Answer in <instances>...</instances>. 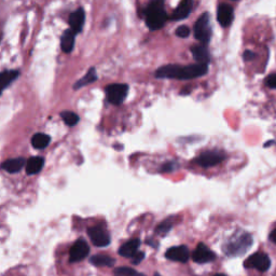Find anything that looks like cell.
<instances>
[{"instance_id": "obj_1", "label": "cell", "mask_w": 276, "mask_h": 276, "mask_svg": "<svg viewBox=\"0 0 276 276\" xmlns=\"http://www.w3.org/2000/svg\"><path fill=\"white\" fill-rule=\"evenodd\" d=\"M209 73V65L194 64L188 66L165 65L155 72V77L161 79H178V80H190V79L205 76Z\"/></svg>"}, {"instance_id": "obj_2", "label": "cell", "mask_w": 276, "mask_h": 276, "mask_svg": "<svg viewBox=\"0 0 276 276\" xmlns=\"http://www.w3.org/2000/svg\"><path fill=\"white\" fill-rule=\"evenodd\" d=\"M146 24L151 31H157L162 28L166 21L167 14L164 9V0H151L145 10Z\"/></svg>"}, {"instance_id": "obj_3", "label": "cell", "mask_w": 276, "mask_h": 276, "mask_svg": "<svg viewBox=\"0 0 276 276\" xmlns=\"http://www.w3.org/2000/svg\"><path fill=\"white\" fill-rule=\"evenodd\" d=\"M252 245V236L247 232H239L232 235L223 246V252L230 257H239L247 251Z\"/></svg>"}, {"instance_id": "obj_4", "label": "cell", "mask_w": 276, "mask_h": 276, "mask_svg": "<svg viewBox=\"0 0 276 276\" xmlns=\"http://www.w3.org/2000/svg\"><path fill=\"white\" fill-rule=\"evenodd\" d=\"M194 37L203 44H207L212 38V26L211 16L207 12H204L194 24Z\"/></svg>"}, {"instance_id": "obj_5", "label": "cell", "mask_w": 276, "mask_h": 276, "mask_svg": "<svg viewBox=\"0 0 276 276\" xmlns=\"http://www.w3.org/2000/svg\"><path fill=\"white\" fill-rule=\"evenodd\" d=\"M244 265L247 269H256L260 272H265L271 267V259L267 254L256 252L246 259Z\"/></svg>"}, {"instance_id": "obj_6", "label": "cell", "mask_w": 276, "mask_h": 276, "mask_svg": "<svg viewBox=\"0 0 276 276\" xmlns=\"http://www.w3.org/2000/svg\"><path fill=\"white\" fill-rule=\"evenodd\" d=\"M129 91L126 84H111L106 87L107 100L112 105H120L124 102Z\"/></svg>"}, {"instance_id": "obj_7", "label": "cell", "mask_w": 276, "mask_h": 276, "mask_svg": "<svg viewBox=\"0 0 276 276\" xmlns=\"http://www.w3.org/2000/svg\"><path fill=\"white\" fill-rule=\"evenodd\" d=\"M225 159V153L220 150H210L202 152L198 159H196V163H198L202 167H212L218 165Z\"/></svg>"}, {"instance_id": "obj_8", "label": "cell", "mask_w": 276, "mask_h": 276, "mask_svg": "<svg viewBox=\"0 0 276 276\" xmlns=\"http://www.w3.org/2000/svg\"><path fill=\"white\" fill-rule=\"evenodd\" d=\"M88 254H90V246L84 240H78L71 249L69 256H71L72 262H79L86 258Z\"/></svg>"}, {"instance_id": "obj_9", "label": "cell", "mask_w": 276, "mask_h": 276, "mask_svg": "<svg viewBox=\"0 0 276 276\" xmlns=\"http://www.w3.org/2000/svg\"><path fill=\"white\" fill-rule=\"evenodd\" d=\"M87 234L92 243L97 247H106L110 244L109 234L106 233L103 229L98 228V226H93V228L88 229Z\"/></svg>"}, {"instance_id": "obj_10", "label": "cell", "mask_w": 276, "mask_h": 276, "mask_svg": "<svg viewBox=\"0 0 276 276\" xmlns=\"http://www.w3.org/2000/svg\"><path fill=\"white\" fill-rule=\"evenodd\" d=\"M192 259L196 263H207L216 259V255L204 244H199L192 254Z\"/></svg>"}, {"instance_id": "obj_11", "label": "cell", "mask_w": 276, "mask_h": 276, "mask_svg": "<svg viewBox=\"0 0 276 276\" xmlns=\"http://www.w3.org/2000/svg\"><path fill=\"white\" fill-rule=\"evenodd\" d=\"M165 257L172 261L187 262L190 258V251L187 246H175V247L167 249Z\"/></svg>"}, {"instance_id": "obj_12", "label": "cell", "mask_w": 276, "mask_h": 276, "mask_svg": "<svg viewBox=\"0 0 276 276\" xmlns=\"http://www.w3.org/2000/svg\"><path fill=\"white\" fill-rule=\"evenodd\" d=\"M234 18L233 8L230 5L221 4L217 10V19L222 27H228L232 24Z\"/></svg>"}, {"instance_id": "obj_13", "label": "cell", "mask_w": 276, "mask_h": 276, "mask_svg": "<svg viewBox=\"0 0 276 276\" xmlns=\"http://www.w3.org/2000/svg\"><path fill=\"white\" fill-rule=\"evenodd\" d=\"M84 19H85V14L82 8H79L75 12L71 14V16H69V25H71V29L75 34H78L82 31V27L84 25Z\"/></svg>"}, {"instance_id": "obj_14", "label": "cell", "mask_w": 276, "mask_h": 276, "mask_svg": "<svg viewBox=\"0 0 276 276\" xmlns=\"http://www.w3.org/2000/svg\"><path fill=\"white\" fill-rule=\"evenodd\" d=\"M192 7H193V0H181L178 7L174 10V12L172 14V19L179 21V19L188 17L192 10Z\"/></svg>"}, {"instance_id": "obj_15", "label": "cell", "mask_w": 276, "mask_h": 276, "mask_svg": "<svg viewBox=\"0 0 276 276\" xmlns=\"http://www.w3.org/2000/svg\"><path fill=\"white\" fill-rule=\"evenodd\" d=\"M191 53L194 60L198 64L209 65L211 62V54L207 50V48L204 45H193L191 48Z\"/></svg>"}, {"instance_id": "obj_16", "label": "cell", "mask_w": 276, "mask_h": 276, "mask_svg": "<svg viewBox=\"0 0 276 276\" xmlns=\"http://www.w3.org/2000/svg\"><path fill=\"white\" fill-rule=\"evenodd\" d=\"M140 246H141L140 240L138 239L131 240L121 246V248L119 249V254L122 256V257H126V258L131 257L132 258L133 256L137 252L138 248H140Z\"/></svg>"}, {"instance_id": "obj_17", "label": "cell", "mask_w": 276, "mask_h": 276, "mask_svg": "<svg viewBox=\"0 0 276 276\" xmlns=\"http://www.w3.org/2000/svg\"><path fill=\"white\" fill-rule=\"evenodd\" d=\"M44 160L40 156H33L26 162V173L28 175H35L42 170Z\"/></svg>"}, {"instance_id": "obj_18", "label": "cell", "mask_w": 276, "mask_h": 276, "mask_svg": "<svg viewBox=\"0 0 276 276\" xmlns=\"http://www.w3.org/2000/svg\"><path fill=\"white\" fill-rule=\"evenodd\" d=\"M75 36L76 34L72 31V29L65 31V33L63 34L62 39H61V47H62V50L65 53H71L74 50Z\"/></svg>"}, {"instance_id": "obj_19", "label": "cell", "mask_w": 276, "mask_h": 276, "mask_svg": "<svg viewBox=\"0 0 276 276\" xmlns=\"http://www.w3.org/2000/svg\"><path fill=\"white\" fill-rule=\"evenodd\" d=\"M26 165L25 159L23 157H16V159H10L3 163V169L8 173H17Z\"/></svg>"}, {"instance_id": "obj_20", "label": "cell", "mask_w": 276, "mask_h": 276, "mask_svg": "<svg viewBox=\"0 0 276 276\" xmlns=\"http://www.w3.org/2000/svg\"><path fill=\"white\" fill-rule=\"evenodd\" d=\"M91 263L95 267H113L114 259L106 255H96L91 258Z\"/></svg>"}, {"instance_id": "obj_21", "label": "cell", "mask_w": 276, "mask_h": 276, "mask_svg": "<svg viewBox=\"0 0 276 276\" xmlns=\"http://www.w3.org/2000/svg\"><path fill=\"white\" fill-rule=\"evenodd\" d=\"M18 76V72L16 71H9L0 73V92H3L5 87L9 84H11Z\"/></svg>"}, {"instance_id": "obj_22", "label": "cell", "mask_w": 276, "mask_h": 276, "mask_svg": "<svg viewBox=\"0 0 276 276\" xmlns=\"http://www.w3.org/2000/svg\"><path fill=\"white\" fill-rule=\"evenodd\" d=\"M50 141H51V138L48 135L42 134V133H38L33 136L32 145L34 148H36V149H44V148H47L49 144H50Z\"/></svg>"}, {"instance_id": "obj_23", "label": "cell", "mask_w": 276, "mask_h": 276, "mask_svg": "<svg viewBox=\"0 0 276 276\" xmlns=\"http://www.w3.org/2000/svg\"><path fill=\"white\" fill-rule=\"evenodd\" d=\"M96 79H97V75H96V72H95V68H91L90 71L87 72V74L82 79H80V80L77 81L74 88H75V90H78V88H80V87H82V86H84L86 84L93 83L96 80Z\"/></svg>"}, {"instance_id": "obj_24", "label": "cell", "mask_w": 276, "mask_h": 276, "mask_svg": "<svg viewBox=\"0 0 276 276\" xmlns=\"http://www.w3.org/2000/svg\"><path fill=\"white\" fill-rule=\"evenodd\" d=\"M61 117L63 121L69 125V126H74L79 122V117L75 112L72 111H64L61 113Z\"/></svg>"}, {"instance_id": "obj_25", "label": "cell", "mask_w": 276, "mask_h": 276, "mask_svg": "<svg viewBox=\"0 0 276 276\" xmlns=\"http://www.w3.org/2000/svg\"><path fill=\"white\" fill-rule=\"evenodd\" d=\"M137 272L131 268H126V267H121L118 268L114 271L116 276H135Z\"/></svg>"}, {"instance_id": "obj_26", "label": "cell", "mask_w": 276, "mask_h": 276, "mask_svg": "<svg viewBox=\"0 0 276 276\" xmlns=\"http://www.w3.org/2000/svg\"><path fill=\"white\" fill-rule=\"evenodd\" d=\"M173 226V223L170 221V220H166L164 222H162L159 226L156 228V233L157 234H166L167 232H169Z\"/></svg>"}, {"instance_id": "obj_27", "label": "cell", "mask_w": 276, "mask_h": 276, "mask_svg": "<svg viewBox=\"0 0 276 276\" xmlns=\"http://www.w3.org/2000/svg\"><path fill=\"white\" fill-rule=\"evenodd\" d=\"M176 35L180 38H187L190 35V28L186 25H181L179 27H177Z\"/></svg>"}, {"instance_id": "obj_28", "label": "cell", "mask_w": 276, "mask_h": 276, "mask_svg": "<svg viewBox=\"0 0 276 276\" xmlns=\"http://www.w3.org/2000/svg\"><path fill=\"white\" fill-rule=\"evenodd\" d=\"M265 84L271 88H276V74H271L265 79Z\"/></svg>"}, {"instance_id": "obj_29", "label": "cell", "mask_w": 276, "mask_h": 276, "mask_svg": "<svg viewBox=\"0 0 276 276\" xmlns=\"http://www.w3.org/2000/svg\"><path fill=\"white\" fill-rule=\"evenodd\" d=\"M144 258H145V254L142 251H137L132 257V263L135 265L140 264L144 260Z\"/></svg>"}, {"instance_id": "obj_30", "label": "cell", "mask_w": 276, "mask_h": 276, "mask_svg": "<svg viewBox=\"0 0 276 276\" xmlns=\"http://www.w3.org/2000/svg\"><path fill=\"white\" fill-rule=\"evenodd\" d=\"M176 163L175 162H169V163H166L163 165L162 167V171L163 172H172L176 169Z\"/></svg>"}, {"instance_id": "obj_31", "label": "cell", "mask_w": 276, "mask_h": 276, "mask_svg": "<svg viewBox=\"0 0 276 276\" xmlns=\"http://www.w3.org/2000/svg\"><path fill=\"white\" fill-rule=\"evenodd\" d=\"M255 57H256V54L254 52H251V51H245L244 54H243V58H244L245 61H247V62L252 61Z\"/></svg>"}, {"instance_id": "obj_32", "label": "cell", "mask_w": 276, "mask_h": 276, "mask_svg": "<svg viewBox=\"0 0 276 276\" xmlns=\"http://www.w3.org/2000/svg\"><path fill=\"white\" fill-rule=\"evenodd\" d=\"M270 241L274 244H276V229L274 231H272V233L270 234Z\"/></svg>"}, {"instance_id": "obj_33", "label": "cell", "mask_w": 276, "mask_h": 276, "mask_svg": "<svg viewBox=\"0 0 276 276\" xmlns=\"http://www.w3.org/2000/svg\"><path fill=\"white\" fill-rule=\"evenodd\" d=\"M135 276H146V275H144V274H141V273H137Z\"/></svg>"}, {"instance_id": "obj_34", "label": "cell", "mask_w": 276, "mask_h": 276, "mask_svg": "<svg viewBox=\"0 0 276 276\" xmlns=\"http://www.w3.org/2000/svg\"><path fill=\"white\" fill-rule=\"evenodd\" d=\"M214 276H225L224 274H216V275H214Z\"/></svg>"}, {"instance_id": "obj_35", "label": "cell", "mask_w": 276, "mask_h": 276, "mask_svg": "<svg viewBox=\"0 0 276 276\" xmlns=\"http://www.w3.org/2000/svg\"><path fill=\"white\" fill-rule=\"evenodd\" d=\"M155 276H160V275L159 274H155Z\"/></svg>"}, {"instance_id": "obj_36", "label": "cell", "mask_w": 276, "mask_h": 276, "mask_svg": "<svg viewBox=\"0 0 276 276\" xmlns=\"http://www.w3.org/2000/svg\"><path fill=\"white\" fill-rule=\"evenodd\" d=\"M233 2H236V0H233Z\"/></svg>"}, {"instance_id": "obj_37", "label": "cell", "mask_w": 276, "mask_h": 276, "mask_svg": "<svg viewBox=\"0 0 276 276\" xmlns=\"http://www.w3.org/2000/svg\"><path fill=\"white\" fill-rule=\"evenodd\" d=\"M0 94H2V92H0Z\"/></svg>"}]
</instances>
